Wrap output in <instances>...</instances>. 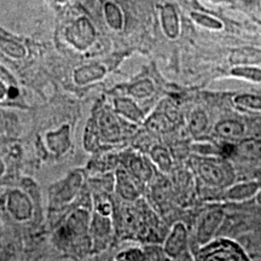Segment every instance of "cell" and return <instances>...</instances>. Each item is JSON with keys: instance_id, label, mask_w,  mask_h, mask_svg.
<instances>
[{"instance_id": "obj_2", "label": "cell", "mask_w": 261, "mask_h": 261, "mask_svg": "<svg viewBox=\"0 0 261 261\" xmlns=\"http://www.w3.org/2000/svg\"><path fill=\"white\" fill-rule=\"evenodd\" d=\"M232 150H233V146H231V145H225L224 146V152L226 155H230L231 152H232Z\"/></svg>"}, {"instance_id": "obj_1", "label": "cell", "mask_w": 261, "mask_h": 261, "mask_svg": "<svg viewBox=\"0 0 261 261\" xmlns=\"http://www.w3.org/2000/svg\"><path fill=\"white\" fill-rule=\"evenodd\" d=\"M234 57H238V62H259L261 61V51L253 48H242L234 54Z\"/></svg>"}, {"instance_id": "obj_3", "label": "cell", "mask_w": 261, "mask_h": 261, "mask_svg": "<svg viewBox=\"0 0 261 261\" xmlns=\"http://www.w3.org/2000/svg\"><path fill=\"white\" fill-rule=\"evenodd\" d=\"M10 92H11V93H10V96H11V97H14L15 94H16V96H17V91H15L14 89H11V91H10Z\"/></svg>"}]
</instances>
